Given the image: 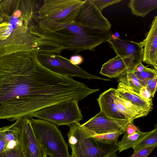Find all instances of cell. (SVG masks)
<instances>
[{
	"mask_svg": "<svg viewBox=\"0 0 157 157\" xmlns=\"http://www.w3.org/2000/svg\"><path fill=\"white\" fill-rule=\"evenodd\" d=\"M78 92L77 81L43 66L34 48L0 59V120L29 119L44 107L77 98Z\"/></svg>",
	"mask_w": 157,
	"mask_h": 157,
	"instance_id": "obj_1",
	"label": "cell"
},
{
	"mask_svg": "<svg viewBox=\"0 0 157 157\" xmlns=\"http://www.w3.org/2000/svg\"><path fill=\"white\" fill-rule=\"evenodd\" d=\"M110 22L92 0H85L75 21L50 32H30L37 52L60 54L64 50L78 53L92 50L107 41Z\"/></svg>",
	"mask_w": 157,
	"mask_h": 157,
	"instance_id": "obj_2",
	"label": "cell"
},
{
	"mask_svg": "<svg viewBox=\"0 0 157 157\" xmlns=\"http://www.w3.org/2000/svg\"><path fill=\"white\" fill-rule=\"evenodd\" d=\"M85 0H45L30 22L33 30L50 32L75 20Z\"/></svg>",
	"mask_w": 157,
	"mask_h": 157,
	"instance_id": "obj_3",
	"label": "cell"
},
{
	"mask_svg": "<svg viewBox=\"0 0 157 157\" xmlns=\"http://www.w3.org/2000/svg\"><path fill=\"white\" fill-rule=\"evenodd\" d=\"M67 134L70 157H108L118 149L117 144L94 138L79 122L71 126Z\"/></svg>",
	"mask_w": 157,
	"mask_h": 157,
	"instance_id": "obj_4",
	"label": "cell"
},
{
	"mask_svg": "<svg viewBox=\"0 0 157 157\" xmlns=\"http://www.w3.org/2000/svg\"><path fill=\"white\" fill-rule=\"evenodd\" d=\"M29 119L35 135L47 155L70 157L67 145L55 124L42 119Z\"/></svg>",
	"mask_w": 157,
	"mask_h": 157,
	"instance_id": "obj_5",
	"label": "cell"
},
{
	"mask_svg": "<svg viewBox=\"0 0 157 157\" xmlns=\"http://www.w3.org/2000/svg\"><path fill=\"white\" fill-rule=\"evenodd\" d=\"M79 101L72 99L52 105L40 110L33 116L57 125L69 127L78 123L83 118L78 105Z\"/></svg>",
	"mask_w": 157,
	"mask_h": 157,
	"instance_id": "obj_6",
	"label": "cell"
},
{
	"mask_svg": "<svg viewBox=\"0 0 157 157\" xmlns=\"http://www.w3.org/2000/svg\"><path fill=\"white\" fill-rule=\"evenodd\" d=\"M34 48L28 25L20 17L15 22L10 21L4 38L0 40V59L14 53Z\"/></svg>",
	"mask_w": 157,
	"mask_h": 157,
	"instance_id": "obj_7",
	"label": "cell"
},
{
	"mask_svg": "<svg viewBox=\"0 0 157 157\" xmlns=\"http://www.w3.org/2000/svg\"><path fill=\"white\" fill-rule=\"evenodd\" d=\"M36 55L38 61L41 65L57 74L71 78L77 77L88 80H110L88 73L78 66L71 64L68 59L60 54H45L36 52Z\"/></svg>",
	"mask_w": 157,
	"mask_h": 157,
	"instance_id": "obj_8",
	"label": "cell"
},
{
	"mask_svg": "<svg viewBox=\"0 0 157 157\" xmlns=\"http://www.w3.org/2000/svg\"><path fill=\"white\" fill-rule=\"evenodd\" d=\"M131 121L128 120L110 118L100 111L95 116L81 124V126L97 134L113 132L124 133L127 125Z\"/></svg>",
	"mask_w": 157,
	"mask_h": 157,
	"instance_id": "obj_9",
	"label": "cell"
},
{
	"mask_svg": "<svg viewBox=\"0 0 157 157\" xmlns=\"http://www.w3.org/2000/svg\"><path fill=\"white\" fill-rule=\"evenodd\" d=\"M21 147L25 157H47L36 138L29 119L21 118Z\"/></svg>",
	"mask_w": 157,
	"mask_h": 157,
	"instance_id": "obj_10",
	"label": "cell"
},
{
	"mask_svg": "<svg viewBox=\"0 0 157 157\" xmlns=\"http://www.w3.org/2000/svg\"><path fill=\"white\" fill-rule=\"evenodd\" d=\"M110 47L121 58H129L138 64L142 62L143 56V47L141 42L121 40H114L111 37L107 41Z\"/></svg>",
	"mask_w": 157,
	"mask_h": 157,
	"instance_id": "obj_11",
	"label": "cell"
},
{
	"mask_svg": "<svg viewBox=\"0 0 157 157\" xmlns=\"http://www.w3.org/2000/svg\"><path fill=\"white\" fill-rule=\"evenodd\" d=\"M143 48L142 61L157 69V16H155L145 39L141 42Z\"/></svg>",
	"mask_w": 157,
	"mask_h": 157,
	"instance_id": "obj_12",
	"label": "cell"
},
{
	"mask_svg": "<svg viewBox=\"0 0 157 157\" xmlns=\"http://www.w3.org/2000/svg\"><path fill=\"white\" fill-rule=\"evenodd\" d=\"M137 64L129 58L117 55L102 65L100 73L109 78H118L125 71L132 69Z\"/></svg>",
	"mask_w": 157,
	"mask_h": 157,
	"instance_id": "obj_13",
	"label": "cell"
},
{
	"mask_svg": "<svg viewBox=\"0 0 157 157\" xmlns=\"http://www.w3.org/2000/svg\"><path fill=\"white\" fill-rule=\"evenodd\" d=\"M115 90L116 89L111 88L100 95L97 100L100 108V111L110 118L128 120L119 110L114 101L113 95Z\"/></svg>",
	"mask_w": 157,
	"mask_h": 157,
	"instance_id": "obj_14",
	"label": "cell"
},
{
	"mask_svg": "<svg viewBox=\"0 0 157 157\" xmlns=\"http://www.w3.org/2000/svg\"><path fill=\"white\" fill-rule=\"evenodd\" d=\"M116 92L122 98L129 101L133 105L143 109L149 113L153 109V105L150 104L142 99L139 94L122 82H119Z\"/></svg>",
	"mask_w": 157,
	"mask_h": 157,
	"instance_id": "obj_15",
	"label": "cell"
},
{
	"mask_svg": "<svg viewBox=\"0 0 157 157\" xmlns=\"http://www.w3.org/2000/svg\"><path fill=\"white\" fill-rule=\"evenodd\" d=\"M113 98L119 110L131 121L146 116L149 113L142 108L133 105L129 101L120 97L115 91L113 94Z\"/></svg>",
	"mask_w": 157,
	"mask_h": 157,
	"instance_id": "obj_16",
	"label": "cell"
},
{
	"mask_svg": "<svg viewBox=\"0 0 157 157\" xmlns=\"http://www.w3.org/2000/svg\"><path fill=\"white\" fill-rule=\"evenodd\" d=\"M128 5L133 14L144 17L157 8V0H131Z\"/></svg>",
	"mask_w": 157,
	"mask_h": 157,
	"instance_id": "obj_17",
	"label": "cell"
},
{
	"mask_svg": "<svg viewBox=\"0 0 157 157\" xmlns=\"http://www.w3.org/2000/svg\"><path fill=\"white\" fill-rule=\"evenodd\" d=\"M38 0H20L17 8L20 17L28 25L37 13L40 2Z\"/></svg>",
	"mask_w": 157,
	"mask_h": 157,
	"instance_id": "obj_18",
	"label": "cell"
},
{
	"mask_svg": "<svg viewBox=\"0 0 157 157\" xmlns=\"http://www.w3.org/2000/svg\"><path fill=\"white\" fill-rule=\"evenodd\" d=\"M151 132V131L147 132H142L138 128L133 134L129 135H124L121 140L117 143V150L120 152L132 147Z\"/></svg>",
	"mask_w": 157,
	"mask_h": 157,
	"instance_id": "obj_19",
	"label": "cell"
},
{
	"mask_svg": "<svg viewBox=\"0 0 157 157\" xmlns=\"http://www.w3.org/2000/svg\"><path fill=\"white\" fill-rule=\"evenodd\" d=\"M118 78V82H122L138 94L142 87L144 86L143 83L137 78L134 72L132 70L125 71Z\"/></svg>",
	"mask_w": 157,
	"mask_h": 157,
	"instance_id": "obj_20",
	"label": "cell"
},
{
	"mask_svg": "<svg viewBox=\"0 0 157 157\" xmlns=\"http://www.w3.org/2000/svg\"><path fill=\"white\" fill-rule=\"evenodd\" d=\"M157 144V128L156 127L151 131L150 133L132 148L134 151H136L142 148Z\"/></svg>",
	"mask_w": 157,
	"mask_h": 157,
	"instance_id": "obj_21",
	"label": "cell"
},
{
	"mask_svg": "<svg viewBox=\"0 0 157 157\" xmlns=\"http://www.w3.org/2000/svg\"><path fill=\"white\" fill-rule=\"evenodd\" d=\"M20 0H1L0 8L8 17H12L17 10Z\"/></svg>",
	"mask_w": 157,
	"mask_h": 157,
	"instance_id": "obj_22",
	"label": "cell"
},
{
	"mask_svg": "<svg viewBox=\"0 0 157 157\" xmlns=\"http://www.w3.org/2000/svg\"><path fill=\"white\" fill-rule=\"evenodd\" d=\"M85 129L91 136L94 138L102 141H109L116 144H117L119 136L123 133L122 132H113L97 134L90 131Z\"/></svg>",
	"mask_w": 157,
	"mask_h": 157,
	"instance_id": "obj_23",
	"label": "cell"
},
{
	"mask_svg": "<svg viewBox=\"0 0 157 157\" xmlns=\"http://www.w3.org/2000/svg\"><path fill=\"white\" fill-rule=\"evenodd\" d=\"M133 72L137 78L143 83L144 86L146 81L157 76V70L153 68H148L146 70L141 72Z\"/></svg>",
	"mask_w": 157,
	"mask_h": 157,
	"instance_id": "obj_24",
	"label": "cell"
},
{
	"mask_svg": "<svg viewBox=\"0 0 157 157\" xmlns=\"http://www.w3.org/2000/svg\"><path fill=\"white\" fill-rule=\"evenodd\" d=\"M0 157H25L21 146L0 153Z\"/></svg>",
	"mask_w": 157,
	"mask_h": 157,
	"instance_id": "obj_25",
	"label": "cell"
},
{
	"mask_svg": "<svg viewBox=\"0 0 157 157\" xmlns=\"http://www.w3.org/2000/svg\"><path fill=\"white\" fill-rule=\"evenodd\" d=\"M98 9L102 12L103 9L106 7L120 2V0H92Z\"/></svg>",
	"mask_w": 157,
	"mask_h": 157,
	"instance_id": "obj_26",
	"label": "cell"
},
{
	"mask_svg": "<svg viewBox=\"0 0 157 157\" xmlns=\"http://www.w3.org/2000/svg\"><path fill=\"white\" fill-rule=\"evenodd\" d=\"M11 149L4 131V127H0V153Z\"/></svg>",
	"mask_w": 157,
	"mask_h": 157,
	"instance_id": "obj_27",
	"label": "cell"
},
{
	"mask_svg": "<svg viewBox=\"0 0 157 157\" xmlns=\"http://www.w3.org/2000/svg\"><path fill=\"white\" fill-rule=\"evenodd\" d=\"M157 146L156 144L134 151L130 157H147Z\"/></svg>",
	"mask_w": 157,
	"mask_h": 157,
	"instance_id": "obj_28",
	"label": "cell"
},
{
	"mask_svg": "<svg viewBox=\"0 0 157 157\" xmlns=\"http://www.w3.org/2000/svg\"><path fill=\"white\" fill-rule=\"evenodd\" d=\"M157 76L154 78L148 79L145 82V86L150 93L151 97H154L155 94L157 87Z\"/></svg>",
	"mask_w": 157,
	"mask_h": 157,
	"instance_id": "obj_29",
	"label": "cell"
},
{
	"mask_svg": "<svg viewBox=\"0 0 157 157\" xmlns=\"http://www.w3.org/2000/svg\"><path fill=\"white\" fill-rule=\"evenodd\" d=\"M140 97L150 104L153 105L152 98L145 86H143L139 91Z\"/></svg>",
	"mask_w": 157,
	"mask_h": 157,
	"instance_id": "obj_30",
	"label": "cell"
},
{
	"mask_svg": "<svg viewBox=\"0 0 157 157\" xmlns=\"http://www.w3.org/2000/svg\"><path fill=\"white\" fill-rule=\"evenodd\" d=\"M133 121H131L127 125L124 132V135H129L133 134L138 128L133 124Z\"/></svg>",
	"mask_w": 157,
	"mask_h": 157,
	"instance_id": "obj_31",
	"label": "cell"
},
{
	"mask_svg": "<svg viewBox=\"0 0 157 157\" xmlns=\"http://www.w3.org/2000/svg\"><path fill=\"white\" fill-rule=\"evenodd\" d=\"M69 60L71 64L76 66L81 64L83 61V57L78 55L71 56Z\"/></svg>",
	"mask_w": 157,
	"mask_h": 157,
	"instance_id": "obj_32",
	"label": "cell"
},
{
	"mask_svg": "<svg viewBox=\"0 0 157 157\" xmlns=\"http://www.w3.org/2000/svg\"><path fill=\"white\" fill-rule=\"evenodd\" d=\"M10 24V20L0 24V40L2 39L5 35Z\"/></svg>",
	"mask_w": 157,
	"mask_h": 157,
	"instance_id": "obj_33",
	"label": "cell"
},
{
	"mask_svg": "<svg viewBox=\"0 0 157 157\" xmlns=\"http://www.w3.org/2000/svg\"><path fill=\"white\" fill-rule=\"evenodd\" d=\"M148 68L144 66L142 63L140 62L132 70L133 71H137L141 72L146 70Z\"/></svg>",
	"mask_w": 157,
	"mask_h": 157,
	"instance_id": "obj_34",
	"label": "cell"
},
{
	"mask_svg": "<svg viewBox=\"0 0 157 157\" xmlns=\"http://www.w3.org/2000/svg\"><path fill=\"white\" fill-rule=\"evenodd\" d=\"M10 18L6 15L0 8V24L9 21Z\"/></svg>",
	"mask_w": 157,
	"mask_h": 157,
	"instance_id": "obj_35",
	"label": "cell"
},
{
	"mask_svg": "<svg viewBox=\"0 0 157 157\" xmlns=\"http://www.w3.org/2000/svg\"><path fill=\"white\" fill-rule=\"evenodd\" d=\"M111 37L114 40L119 39L120 38V35L118 33L116 32L114 34H111Z\"/></svg>",
	"mask_w": 157,
	"mask_h": 157,
	"instance_id": "obj_36",
	"label": "cell"
},
{
	"mask_svg": "<svg viewBox=\"0 0 157 157\" xmlns=\"http://www.w3.org/2000/svg\"><path fill=\"white\" fill-rule=\"evenodd\" d=\"M116 152H114L108 157H117Z\"/></svg>",
	"mask_w": 157,
	"mask_h": 157,
	"instance_id": "obj_37",
	"label": "cell"
},
{
	"mask_svg": "<svg viewBox=\"0 0 157 157\" xmlns=\"http://www.w3.org/2000/svg\"><path fill=\"white\" fill-rule=\"evenodd\" d=\"M1 0H0V4H1Z\"/></svg>",
	"mask_w": 157,
	"mask_h": 157,
	"instance_id": "obj_38",
	"label": "cell"
}]
</instances>
